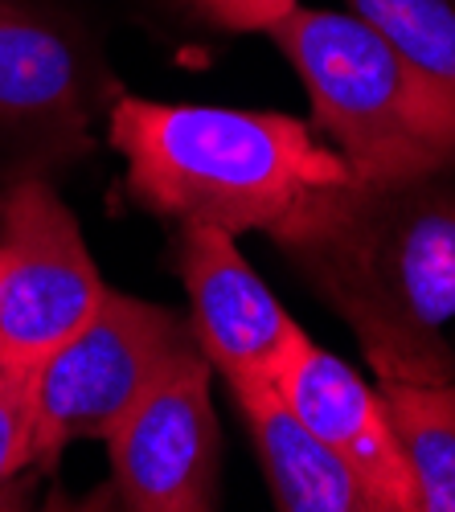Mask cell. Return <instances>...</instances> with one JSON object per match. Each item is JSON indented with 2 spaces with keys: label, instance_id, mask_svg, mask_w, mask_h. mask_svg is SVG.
I'll list each match as a JSON object with an SVG mask.
<instances>
[{
  "label": "cell",
  "instance_id": "obj_1",
  "mask_svg": "<svg viewBox=\"0 0 455 512\" xmlns=\"http://www.w3.org/2000/svg\"><path fill=\"white\" fill-rule=\"evenodd\" d=\"M271 238L353 328L378 381H455V168L324 185Z\"/></svg>",
  "mask_w": 455,
  "mask_h": 512
},
{
  "label": "cell",
  "instance_id": "obj_2",
  "mask_svg": "<svg viewBox=\"0 0 455 512\" xmlns=\"http://www.w3.org/2000/svg\"><path fill=\"white\" fill-rule=\"evenodd\" d=\"M111 148L128 164V193L177 226H222L234 238L275 230L316 189L353 181L345 156L279 111L119 99Z\"/></svg>",
  "mask_w": 455,
  "mask_h": 512
},
{
  "label": "cell",
  "instance_id": "obj_6",
  "mask_svg": "<svg viewBox=\"0 0 455 512\" xmlns=\"http://www.w3.org/2000/svg\"><path fill=\"white\" fill-rule=\"evenodd\" d=\"M214 365L189 357L128 410L103 439L111 492L136 512H205L218 504Z\"/></svg>",
  "mask_w": 455,
  "mask_h": 512
},
{
  "label": "cell",
  "instance_id": "obj_3",
  "mask_svg": "<svg viewBox=\"0 0 455 512\" xmlns=\"http://www.w3.org/2000/svg\"><path fill=\"white\" fill-rule=\"evenodd\" d=\"M271 37L304 82L312 127L337 144L353 181L398 185L455 168V99L374 21L296 9Z\"/></svg>",
  "mask_w": 455,
  "mask_h": 512
},
{
  "label": "cell",
  "instance_id": "obj_5",
  "mask_svg": "<svg viewBox=\"0 0 455 512\" xmlns=\"http://www.w3.org/2000/svg\"><path fill=\"white\" fill-rule=\"evenodd\" d=\"M107 283L74 213L46 177L0 189V353L37 365L87 320Z\"/></svg>",
  "mask_w": 455,
  "mask_h": 512
},
{
  "label": "cell",
  "instance_id": "obj_15",
  "mask_svg": "<svg viewBox=\"0 0 455 512\" xmlns=\"http://www.w3.org/2000/svg\"><path fill=\"white\" fill-rule=\"evenodd\" d=\"M0 361H5V353H0Z\"/></svg>",
  "mask_w": 455,
  "mask_h": 512
},
{
  "label": "cell",
  "instance_id": "obj_10",
  "mask_svg": "<svg viewBox=\"0 0 455 512\" xmlns=\"http://www.w3.org/2000/svg\"><path fill=\"white\" fill-rule=\"evenodd\" d=\"M246 431H251L255 455L267 472L275 508L283 512H374L365 484L353 476V467L316 439L308 426L292 414L271 381L230 390Z\"/></svg>",
  "mask_w": 455,
  "mask_h": 512
},
{
  "label": "cell",
  "instance_id": "obj_13",
  "mask_svg": "<svg viewBox=\"0 0 455 512\" xmlns=\"http://www.w3.org/2000/svg\"><path fill=\"white\" fill-rule=\"evenodd\" d=\"M25 476H37L33 369L0 361V508L17 496V484Z\"/></svg>",
  "mask_w": 455,
  "mask_h": 512
},
{
  "label": "cell",
  "instance_id": "obj_7",
  "mask_svg": "<svg viewBox=\"0 0 455 512\" xmlns=\"http://www.w3.org/2000/svg\"><path fill=\"white\" fill-rule=\"evenodd\" d=\"M177 275L189 291V324L201 357L226 377V386H259L275 381L283 357L304 332L283 312L275 291L242 259L230 230L222 226H181L177 234Z\"/></svg>",
  "mask_w": 455,
  "mask_h": 512
},
{
  "label": "cell",
  "instance_id": "obj_9",
  "mask_svg": "<svg viewBox=\"0 0 455 512\" xmlns=\"http://www.w3.org/2000/svg\"><path fill=\"white\" fill-rule=\"evenodd\" d=\"M95 78L82 50L17 0H0V123L70 152L87 144Z\"/></svg>",
  "mask_w": 455,
  "mask_h": 512
},
{
  "label": "cell",
  "instance_id": "obj_4",
  "mask_svg": "<svg viewBox=\"0 0 455 512\" xmlns=\"http://www.w3.org/2000/svg\"><path fill=\"white\" fill-rule=\"evenodd\" d=\"M189 357H201V349L181 312L107 287L99 308L33 365L37 476H50L70 443L107 439Z\"/></svg>",
  "mask_w": 455,
  "mask_h": 512
},
{
  "label": "cell",
  "instance_id": "obj_14",
  "mask_svg": "<svg viewBox=\"0 0 455 512\" xmlns=\"http://www.w3.org/2000/svg\"><path fill=\"white\" fill-rule=\"evenodd\" d=\"M185 5L197 21L226 33H271L300 9V0H185Z\"/></svg>",
  "mask_w": 455,
  "mask_h": 512
},
{
  "label": "cell",
  "instance_id": "obj_12",
  "mask_svg": "<svg viewBox=\"0 0 455 512\" xmlns=\"http://www.w3.org/2000/svg\"><path fill=\"white\" fill-rule=\"evenodd\" d=\"M455 99V0H345Z\"/></svg>",
  "mask_w": 455,
  "mask_h": 512
},
{
  "label": "cell",
  "instance_id": "obj_8",
  "mask_svg": "<svg viewBox=\"0 0 455 512\" xmlns=\"http://www.w3.org/2000/svg\"><path fill=\"white\" fill-rule=\"evenodd\" d=\"M271 386L316 439H324L353 467V476L374 500V512H419V492L382 390L369 386L341 357L320 349L308 332L296 336Z\"/></svg>",
  "mask_w": 455,
  "mask_h": 512
},
{
  "label": "cell",
  "instance_id": "obj_11",
  "mask_svg": "<svg viewBox=\"0 0 455 512\" xmlns=\"http://www.w3.org/2000/svg\"><path fill=\"white\" fill-rule=\"evenodd\" d=\"M419 512H455V381H378Z\"/></svg>",
  "mask_w": 455,
  "mask_h": 512
}]
</instances>
